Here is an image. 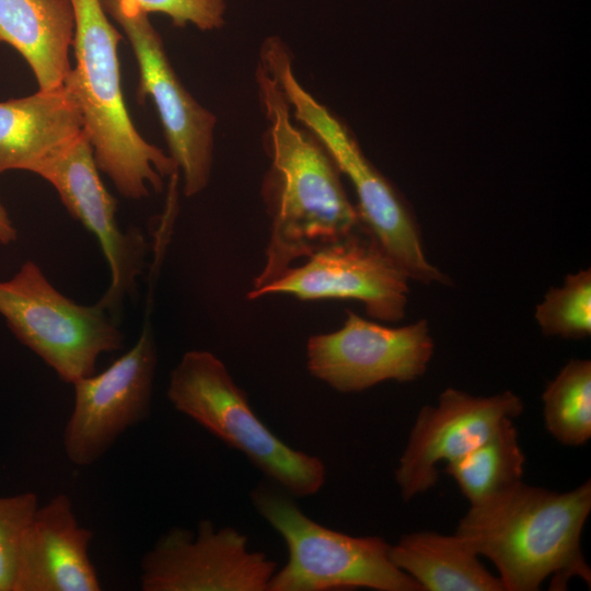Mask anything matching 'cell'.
<instances>
[{"label":"cell","instance_id":"6da1fadb","mask_svg":"<svg viewBox=\"0 0 591 591\" xmlns=\"http://www.w3.org/2000/svg\"><path fill=\"white\" fill-rule=\"evenodd\" d=\"M256 74L268 121L270 167L262 194L270 227L264 266L251 290L275 281L294 260L341 241L361 224L333 158L311 132L292 124L277 77L262 59Z\"/></svg>","mask_w":591,"mask_h":591},{"label":"cell","instance_id":"7a4b0ae2","mask_svg":"<svg viewBox=\"0 0 591 591\" xmlns=\"http://www.w3.org/2000/svg\"><path fill=\"white\" fill-rule=\"evenodd\" d=\"M591 512V482L559 493L523 480L470 503L454 534L497 568L505 591H536L549 580L564 591L573 578L591 586L581 534Z\"/></svg>","mask_w":591,"mask_h":591},{"label":"cell","instance_id":"3957f363","mask_svg":"<svg viewBox=\"0 0 591 591\" xmlns=\"http://www.w3.org/2000/svg\"><path fill=\"white\" fill-rule=\"evenodd\" d=\"M74 13L76 67L63 85L79 105L95 163L126 198L140 199L163 188V177L178 172L174 160L147 142L124 102L118 44L101 0H70Z\"/></svg>","mask_w":591,"mask_h":591},{"label":"cell","instance_id":"277c9868","mask_svg":"<svg viewBox=\"0 0 591 591\" xmlns=\"http://www.w3.org/2000/svg\"><path fill=\"white\" fill-rule=\"evenodd\" d=\"M260 59L274 71L294 117L322 143L357 195L361 225L409 279L425 285H449L450 278L426 256L421 232L410 207L362 153L349 129L301 86L290 55L279 38L270 37Z\"/></svg>","mask_w":591,"mask_h":591},{"label":"cell","instance_id":"5b68a950","mask_svg":"<svg viewBox=\"0 0 591 591\" xmlns=\"http://www.w3.org/2000/svg\"><path fill=\"white\" fill-rule=\"evenodd\" d=\"M167 398L227 445L242 452L270 482L292 495L318 493L323 461L286 444L254 413L224 363L207 350H189L170 373Z\"/></svg>","mask_w":591,"mask_h":591},{"label":"cell","instance_id":"8992f818","mask_svg":"<svg viewBox=\"0 0 591 591\" xmlns=\"http://www.w3.org/2000/svg\"><path fill=\"white\" fill-rule=\"evenodd\" d=\"M251 499L289 553L287 564L271 577L268 591H421L393 564L391 544L384 538L328 529L303 513L293 496L279 486L260 483L251 491Z\"/></svg>","mask_w":591,"mask_h":591},{"label":"cell","instance_id":"52a82bcc","mask_svg":"<svg viewBox=\"0 0 591 591\" xmlns=\"http://www.w3.org/2000/svg\"><path fill=\"white\" fill-rule=\"evenodd\" d=\"M0 314L15 337L69 384L93 374L102 354L124 346L123 333L102 304L69 299L33 260L0 281Z\"/></svg>","mask_w":591,"mask_h":591},{"label":"cell","instance_id":"ba28073f","mask_svg":"<svg viewBox=\"0 0 591 591\" xmlns=\"http://www.w3.org/2000/svg\"><path fill=\"white\" fill-rule=\"evenodd\" d=\"M121 27L139 69V102L150 96L158 111L170 157L183 174L187 197L202 192L210 178L216 116L184 88L166 56L149 14L132 0H101Z\"/></svg>","mask_w":591,"mask_h":591},{"label":"cell","instance_id":"9c48e42d","mask_svg":"<svg viewBox=\"0 0 591 591\" xmlns=\"http://www.w3.org/2000/svg\"><path fill=\"white\" fill-rule=\"evenodd\" d=\"M409 280L360 224L347 237L313 253L303 265L250 290L246 298L288 294L302 301L358 300L370 317L398 322L405 317Z\"/></svg>","mask_w":591,"mask_h":591},{"label":"cell","instance_id":"30bf717a","mask_svg":"<svg viewBox=\"0 0 591 591\" xmlns=\"http://www.w3.org/2000/svg\"><path fill=\"white\" fill-rule=\"evenodd\" d=\"M433 350L426 320L389 327L346 310L339 329L309 338L306 363L313 376L334 390L357 393L384 381L421 378Z\"/></svg>","mask_w":591,"mask_h":591},{"label":"cell","instance_id":"8fae6325","mask_svg":"<svg viewBox=\"0 0 591 591\" xmlns=\"http://www.w3.org/2000/svg\"><path fill=\"white\" fill-rule=\"evenodd\" d=\"M158 362L147 317L136 344L99 374L74 382V402L63 429V449L77 466L99 461L130 427L151 412Z\"/></svg>","mask_w":591,"mask_h":591},{"label":"cell","instance_id":"7c38bea8","mask_svg":"<svg viewBox=\"0 0 591 591\" xmlns=\"http://www.w3.org/2000/svg\"><path fill=\"white\" fill-rule=\"evenodd\" d=\"M277 564L247 547L234 528L201 520L196 532L172 526L140 564L143 591H268Z\"/></svg>","mask_w":591,"mask_h":591},{"label":"cell","instance_id":"4fadbf2b","mask_svg":"<svg viewBox=\"0 0 591 591\" xmlns=\"http://www.w3.org/2000/svg\"><path fill=\"white\" fill-rule=\"evenodd\" d=\"M85 131L44 159L32 173L53 185L61 202L100 243L111 271V282L97 301L109 313L134 293L147 253L139 230L124 232L116 220L117 201L103 184Z\"/></svg>","mask_w":591,"mask_h":591},{"label":"cell","instance_id":"5bb4252c","mask_svg":"<svg viewBox=\"0 0 591 591\" xmlns=\"http://www.w3.org/2000/svg\"><path fill=\"white\" fill-rule=\"evenodd\" d=\"M523 401L511 391L475 396L447 387L437 405L418 412L394 472L404 501L436 486L438 464L450 463L487 438L506 418L520 416Z\"/></svg>","mask_w":591,"mask_h":591},{"label":"cell","instance_id":"9a60e30c","mask_svg":"<svg viewBox=\"0 0 591 591\" xmlns=\"http://www.w3.org/2000/svg\"><path fill=\"white\" fill-rule=\"evenodd\" d=\"M92 538L67 495L38 506L20 542L12 591L101 590L89 556Z\"/></svg>","mask_w":591,"mask_h":591},{"label":"cell","instance_id":"2e32d148","mask_svg":"<svg viewBox=\"0 0 591 591\" xmlns=\"http://www.w3.org/2000/svg\"><path fill=\"white\" fill-rule=\"evenodd\" d=\"M83 131L79 105L65 85L0 102V173L33 172Z\"/></svg>","mask_w":591,"mask_h":591},{"label":"cell","instance_id":"e0dca14e","mask_svg":"<svg viewBox=\"0 0 591 591\" xmlns=\"http://www.w3.org/2000/svg\"><path fill=\"white\" fill-rule=\"evenodd\" d=\"M74 26L70 0H0V43L22 55L39 91L63 85Z\"/></svg>","mask_w":591,"mask_h":591},{"label":"cell","instance_id":"ac0fdd59","mask_svg":"<svg viewBox=\"0 0 591 591\" xmlns=\"http://www.w3.org/2000/svg\"><path fill=\"white\" fill-rule=\"evenodd\" d=\"M393 564L421 591H505L491 573L453 533L418 531L403 534L390 547Z\"/></svg>","mask_w":591,"mask_h":591},{"label":"cell","instance_id":"d6986e66","mask_svg":"<svg viewBox=\"0 0 591 591\" xmlns=\"http://www.w3.org/2000/svg\"><path fill=\"white\" fill-rule=\"evenodd\" d=\"M524 467L518 429L512 418H506L480 443L447 463L444 471L468 502L476 503L520 483Z\"/></svg>","mask_w":591,"mask_h":591},{"label":"cell","instance_id":"ffe728a7","mask_svg":"<svg viewBox=\"0 0 591 591\" xmlns=\"http://www.w3.org/2000/svg\"><path fill=\"white\" fill-rule=\"evenodd\" d=\"M546 430L559 443L580 447L591 439V361L570 359L542 394Z\"/></svg>","mask_w":591,"mask_h":591},{"label":"cell","instance_id":"44dd1931","mask_svg":"<svg viewBox=\"0 0 591 591\" xmlns=\"http://www.w3.org/2000/svg\"><path fill=\"white\" fill-rule=\"evenodd\" d=\"M534 317L546 336L584 339L591 334V270L565 277L560 287H551L535 306Z\"/></svg>","mask_w":591,"mask_h":591},{"label":"cell","instance_id":"7402d4cb","mask_svg":"<svg viewBox=\"0 0 591 591\" xmlns=\"http://www.w3.org/2000/svg\"><path fill=\"white\" fill-rule=\"evenodd\" d=\"M37 508L32 491L0 497V591H12L20 542Z\"/></svg>","mask_w":591,"mask_h":591},{"label":"cell","instance_id":"603a6c76","mask_svg":"<svg viewBox=\"0 0 591 591\" xmlns=\"http://www.w3.org/2000/svg\"><path fill=\"white\" fill-rule=\"evenodd\" d=\"M146 13H163L173 24L190 23L201 31L219 28L224 23V0H132Z\"/></svg>","mask_w":591,"mask_h":591},{"label":"cell","instance_id":"cb8c5ba5","mask_svg":"<svg viewBox=\"0 0 591 591\" xmlns=\"http://www.w3.org/2000/svg\"><path fill=\"white\" fill-rule=\"evenodd\" d=\"M18 233L7 210L0 204V244L8 245L16 240Z\"/></svg>","mask_w":591,"mask_h":591}]
</instances>
